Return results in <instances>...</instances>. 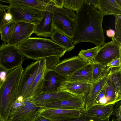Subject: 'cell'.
Returning a JSON list of instances; mask_svg holds the SVG:
<instances>
[{
	"label": "cell",
	"mask_w": 121,
	"mask_h": 121,
	"mask_svg": "<svg viewBox=\"0 0 121 121\" xmlns=\"http://www.w3.org/2000/svg\"><path fill=\"white\" fill-rule=\"evenodd\" d=\"M92 63H88L68 77L65 80L71 82H92Z\"/></svg>",
	"instance_id": "7402d4cb"
},
{
	"label": "cell",
	"mask_w": 121,
	"mask_h": 121,
	"mask_svg": "<svg viewBox=\"0 0 121 121\" xmlns=\"http://www.w3.org/2000/svg\"><path fill=\"white\" fill-rule=\"evenodd\" d=\"M4 19L6 22H9L12 20V16L9 13L6 12L4 16Z\"/></svg>",
	"instance_id": "60d3db41"
},
{
	"label": "cell",
	"mask_w": 121,
	"mask_h": 121,
	"mask_svg": "<svg viewBox=\"0 0 121 121\" xmlns=\"http://www.w3.org/2000/svg\"><path fill=\"white\" fill-rule=\"evenodd\" d=\"M93 69L91 82L94 83L98 81L109 73L110 69L101 64L97 63L92 62Z\"/></svg>",
	"instance_id": "484cf974"
},
{
	"label": "cell",
	"mask_w": 121,
	"mask_h": 121,
	"mask_svg": "<svg viewBox=\"0 0 121 121\" xmlns=\"http://www.w3.org/2000/svg\"><path fill=\"white\" fill-rule=\"evenodd\" d=\"M88 63L85 62L78 56H75L60 62L52 70L66 79Z\"/></svg>",
	"instance_id": "ba28073f"
},
{
	"label": "cell",
	"mask_w": 121,
	"mask_h": 121,
	"mask_svg": "<svg viewBox=\"0 0 121 121\" xmlns=\"http://www.w3.org/2000/svg\"><path fill=\"white\" fill-rule=\"evenodd\" d=\"M9 72L0 64V85L4 80Z\"/></svg>",
	"instance_id": "d590c367"
},
{
	"label": "cell",
	"mask_w": 121,
	"mask_h": 121,
	"mask_svg": "<svg viewBox=\"0 0 121 121\" xmlns=\"http://www.w3.org/2000/svg\"><path fill=\"white\" fill-rule=\"evenodd\" d=\"M35 25L26 22H15L12 35L7 44L17 45L29 38L34 33Z\"/></svg>",
	"instance_id": "8fae6325"
},
{
	"label": "cell",
	"mask_w": 121,
	"mask_h": 121,
	"mask_svg": "<svg viewBox=\"0 0 121 121\" xmlns=\"http://www.w3.org/2000/svg\"><path fill=\"white\" fill-rule=\"evenodd\" d=\"M53 13L43 11L42 18L39 23L35 25L34 33L37 36L50 37L55 30L53 24Z\"/></svg>",
	"instance_id": "2e32d148"
},
{
	"label": "cell",
	"mask_w": 121,
	"mask_h": 121,
	"mask_svg": "<svg viewBox=\"0 0 121 121\" xmlns=\"http://www.w3.org/2000/svg\"><path fill=\"white\" fill-rule=\"evenodd\" d=\"M53 22L55 30L71 39L74 36L76 16H70L53 13Z\"/></svg>",
	"instance_id": "30bf717a"
},
{
	"label": "cell",
	"mask_w": 121,
	"mask_h": 121,
	"mask_svg": "<svg viewBox=\"0 0 121 121\" xmlns=\"http://www.w3.org/2000/svg\"><path fill=\"white\" fill-rule=\"evenodd\" d=\"M76 15L74 34L71 39L73 43L86 42L103 46L105 41L102 26L104 16L86 0Z\"/></svg>",
	"instance_id": "6da1fadb"
},
{
	"label": "cell",
	"mask_w": 121,
	"mask_h": 121,
	"mask_svg": "<svg viewBox=\"0 0 121 121\" xmlns=\"http://www.w3.org/2000/svg\"><path fill=\"white\" fill-rule=\"evenodd\" d=\"M113 105H95L83 110V115L90 118L101 120L109 117L114 110Z\"/></svg>",
	"instance_id": "e0dca14e"
},
{
	"label": "cell",
	"mask_w": 121,
	"mask_h": 121,
	"mask_svg": "<svg viewBox=\"0 0 121 121\" xmlns=\"http://www.w3.org/2000/svg\"><path fill=\"white\" fill-rule=\"evenodd\" d=\"M45 109H61L81 110L85 109L84 97L75 96L60 101L43 104Z\"/></svg>",
	"instance_id": "9a60e30c"
},
{
	"label": "cell",
	"mask_w": 121,
	"mask_h": 121,
	"mask_svg": "<svg viewBox=\"0 0 121 121\" xmlns=\"http://www.w3.org/2000/svg\"><path fill=\"white\" fill-rule=\"evenodd\" d=\"M121 68H115L110 69L108 74V78L113 84L115 89L121 95Z\"/></svg>",
	"instance_id": "4316f807"
},
{
	"label": "cell",
	"mask_w": 121,
	"mask_h": 121,
	"mask_svg": "<svg viewBox=\"0 0 121 121\" xmlns=\"http://www.w3.org/2000/svg\"><path fill=\"white\" fill-rule=\"evenodd\" d=\"M45 11L53 13H58L70 16H76L74 11L63 8H58L50 4H47Z\"/></svg>",
	"instance_id": "4dcf8cb0"
},
{
	"label": "cell",
	"mask_w": 121,
	"mask_h": 121,
	"mask_svg": "<svg viewBox=\"0 0 121 121\" xmlns=\"http://www.w3.org/2000/svg\"><path fill=\"white\" fill-rule=\"evenodd\" d=\"M101 120L90 118L83 115L79 117L64 121H100Z\"/></svg>",
	"instance_id": "8d00e7d4"
},
{
	"label": "cell",
	"mask_w": 121,
	"mask_h": 121,
	"mask_svg": "<svg viewBox=\"0 0 121 121\" xmlns=\"http://www.w3.org/2000/svg\"><path fill=\"white\" fill-rule=\"evenodd\" d=\"M1 1V0H0ZM9 8V6L0 4V12H3Z\"/></svg>",
	"instance_id": "7bdbcfd3"
},
{
	"label": "cell",
	"mask_w": 121,
	"mask_h": 121,
	"mask_svg": "<svg viewBox=\"0 0 121 121\" xmlns=\"http://www.w3.org/2000/svg\"><path fill=\"white\" fill-rule=\"evenodd\" d=\"M64 0H50L49 4L54 5L56 7L59 8L64 7Z\"/></svg>",
	"instance_id": "74e56055"
},
{
	"label": "cell",
	"mask_w": 121,
	"mask_h": 121,
	"mask_svg": "<svg viewBox=\"0 0 121 121\" xmlns=\"http://www.w3.org/2000/svg\"><path fill=\"white\" fill-rule=\"evenodd\" d=\"M34 121H53L43 117L40 116L37 118Z\"/></svg>",
	"instance_id": "ee69618b"
},
{
	"label": "cell",
	"mask_w": 121,
	"mask_h": 121,
	"mask_svg": "<svg viewBox=\"0 0 121 121\" xmlns=\"http://www.w3.org/2000/svg\"><path fill=\"white\" fill-rule=\"evenodd\" d=\"M60 58L59 56H53L44 58L47 69L48 70H52L54 67L60 62Z\"/></svg>",
	"instance_id": "d6a6232c"
},
{
	"label": "cell",
	"mask_w": 121,
	"mask_h": 121,
	"mask_svg": "<svg viewBox=\"0 0 121 121\" xmlns=\"http://www.w3.org/2000/svg\"><path fill=\"white\" fill-rule=\"evenodd\" d=\"M25 57L17 46L5 43L0 45V64L9 71L22 65Z\"/></svg>",
	"instance_id": "8992f818"
},
{
	"label": "cell",
	"mask_w": 121,
	"mask_h": 121,
	"mask_svg": "<svg viewBox=\"0 0 121 121\" xmlns=\"http://www.w3.org/2000/svg\"><path fill=\"white\" fill-rule=\"evenodd\" d=\"M23 69L21 65L9 71L0 85V119L8 121L13 105L17 99Z\"/></svg>",
	"instance_id": "3957f363"
},
{
	"label": "cell",
	"mask_w": 121,
	"mask_h": 121,
	"mask_svg": "<svg viewBox=\"0 0 121 121\" xmlns=\"http://www.w3.org/2000/svg\"><path fill=\"white\" fill-rule=\"evenodd\" d=\"M65 79L52 70H48L45 76L41 93L57 90L60 83Z\"/></svg>",
	"instance_id": "ffe728a7"
},
{
	"label": "cell",
	"mask_w": 121,
	"mask_h": 121,
	"mask_svg": "<svg viewBox=\"0 0 121 121\" xmlns=\"http://www.w3.org/2000/svg\"><path fill=\"white\" fill-rule=\"evenodd\" d=\"M106 35L107 37L109 38L112 37L114 34V30L110 29L107 30L106 31Z\"/></svg>",
	"instance_id": "b9f144b4"
},
{
	"label": "cell",
	"mask_w": 121,
	"mask_h": 121,
	"mask_svg": "<svg viewBox=\"0 0 121 121\" xmlns=\"http://www.w3.org/2000/svg\"><path fill=\"white\" fill-rule=\"evenodd\" d=\"M95 9L98 8L99 4V0H86Z\"/></svg>",
	"instance_id": "f35d334b"
},
{
	"label": "cell",
	"mask_w": 121,
	"mask_h": 121,
	"mask_svg": "<svg viewBox=\"0 0 121 121\" xmlns=\"http://www.w3.org/2000/svg\"><path fill=\"white\" fill-rule=\"evenodd\" d=\"M117 3L121 6V0H115Z\"/></svg>",
	"instance_id": "f6af8a7d"
},
{
	"label": "cell",
	"mask_w": 121,
	"mask_h": 121,
	"mask_svg": "<svg viewBox=\"0 0 121 121\" xmlns=\"http://www.w3.org/2000/svg\"><path fill=\"white\" fill-rule=\"evenodd\" d=\"M75 95L67 92L57 90L41 93L32 99L36 103L43 105L62 100Z\"/></svg>",
	"instance_id": "ac0fdd59"
},
{
	"label": "cell",
	"mask_w": 121,
	"mask_h": 121,
	"mask_svg": "<svg viewBox=\"0 0 121 121\" xmlns=\"http://www.w3.org/2000/svg\"><path fill=\"white\" fill-rule=\"evenodd\" d=\"M109 118L108 117L106 119L103 120H101L100 121H110L109 120Z\"/></svg>",
	"instance_id": "7dc6e473"
},
{
	"label": "cell",
	"mask_w": 121,
	"mask_h": 121,
	"mask_svg": "<svg viewBox=\"0 0 121 121\" xmlns=\"http://www.w3.org/2000/svg\"><path fill=\"white\" fill-rule=\"evenodd\" d=\"M121 43L115 40L105 43L101 47L93 62L100 64L105 67L113 60L121 58Z\"/></svg>",
	"instance_id": "52a82bcc"
},
{
	"label": "cell",
	"mask_w": 121,
	"mask_h": 121,
	"mask_svg": "<svg viewBox=\"0 0 121 121\" xmlns=\"http://www.w3.org/2000/svg\"><path fill=\"white\" fill-rule=\"evenodd\" d=\"M50 37L53 42L65 48L66 52H70L75 48V45L71 39L57 30H55Z\"/></svg>",
	"instance_id": "cb8c5ba5"
},
{
	"label": "cell",
	"mask_w": 121,
	"mask_h": 121,
	"mask_svg": "<svg viewBox=\"0 0 121 121\" xmlns=\"http://www.w3.org/2000/svg\"><path fill=\"white\" fill-rule=\"evenodd\" d=\"M121 58H118L113 60L107 64V67L109 69L115 68H121Z\"/></svg>",
	"instance_id": "836d02e7"
},
{
	"label": "cell",
	"mask_w": 121,
	"mask_h": 121,
	"mask_svg": "<svg viewBox=\"0 0 121 121\" xmlns=\"http://www.w3.org/2000/svg\"><path fill=\"white\" fill-rule=\"evenodd\" d=\"M5 13L0 12V33L1 29L4 25L6 23L4 19Z\"/></svg>",
	"instance_id": "ab89813d"
},
{
	"label": "cell",
	"mask_w": 121,
	"mask_h": 121,
	"mask_svg": "<svg viewBox=\"0 0 121 121\" xmlns=\"http://www.w3.org/2000/svg\"><path fill=\"white\" fill-rule=\"evenodd\" d=\"M40 60L38 72L32 85L26 93L22 99H33L42 93L45 74L48 71L47 69L45 58Z\"/></svg>",
	"instance_id": "4fadbf2b"
},
{
	"label": "cell",
	"mask_w": 121,
	"mask_h": 121,
	"mask_svg": "<svg viewBox=\"0 0 121 121\" xmlns=\"http://www.w3.org/2000/svg\"><path fill=\"white\" fill-rule=\"evenodd\" d=\"M45 109L32 99H17L11 109L8 121H34Z\"/></svg>",
	"instance_id": "277c9868"
},
{
	"label": "cell",
	"mask_w": 121,
	"mask_h": 121,
	"mask_svg": "<svg viewBox=\"0 0 121 121\" xmlns=\"http://www.w3.org/2000/svg\"><path fill=\"white\" fill-rule=\"evenodd\" d=\"M101 47L96 46L94 48L86 50H82L78 56L87 63H92Z\"/></svg>",
	"instance_id": "83f0119b"
},
{
	"label": "cell",
	"mask_w": 121,
	"mask_h": 121,
	"mask_svg": "<svg viewBox=\"0 0 121 121\" xmlns=\"http://www.w3.org/2000/svg\"><path fill=\"white\" fill-rule=\"evenodd\" d=\"M105 86L104 97L99 101L97 105H113L121 101V95L116 91L113 84L108 77Z\"/></svg>",
	"instance_id": "d6986e66"
},
{
	"label": "cell",
	"mask_w": 121,
	"mask_h": 121,
	"mask_svg": "<svg viewBox=\"0 0 121 121\" xmlns=\"http://www.w3.org/2000/svg\"><path fill=\"white\" fill-rule=\"evenodd\" d=\"M93 84L91 82H71L65 79L60 83L57 90L67 92L84 98L88 95Z\"/></svg>",
	"instance_id": "5bb4252c"
},
{
	"label": "cell",
	"mask_w": 121,
	"mask_h": 121,
	"mask_svg": "<svg viewBox=\"0 0 121 121\" xmlns=\"http://www.w3.org/2000/svg\"><path fill=\"white\" fill-rule=\"evenodd\" d=\"M17 46L25 57L37 60L53 56L61 57L66 52L65 48L46 38L30 37Z\"/></svg>",
	"instance_id": "7a4b0ae2"
},
{
	"label": "cell",
	"mask_w": 121,
	"mask_h": 121,
	"mask_svg": "<svg viewBox=\"0 0 121 121\" xmlns=\"http://www.w3.org/2000/svg\"><path fill=\"white\" fill-rule=\"evenodd\" d=\"M0 121H1V120H0Z\"/></svg>",
	"instance_id": "c3c4849f"
},
{
	"label": "cell",
	"mask_w": 121,
	"mask_h": 121,
	"mask_svg": "<svg viewBox=\"0 0 121 121\" xmlns=\"http://www.w3.org/2000/svg\"><path fill=\"white\" fill-rule=\"evenodd\" d=\"M15 22L11 20L5 24L0 32L1 39L3 42L7 43L11 38Z\"/></svg>",
	"instance_id": "f1b7e54d"
},
{
	"label": "cell",
	"mask_w": 121,
	"mask_h": 121,
	"mask_svg": "<svg viewBox=\"0 0 121 121\" xmlns=\"http://www.w3.org/2000/svg\"><path fill=\"white\" fill-rule=\"evenodd\" d=\"M104 16L121 15V6L114 0H99L97 8Z\"/></svg>",
	"instance_id": "44dd1931"
},
{
	"label": "cell",
	"mask_w": 121,
	"mask_h": 121,
	"mask_svg": "<svg viewBox=\"0 0 121 121\" xmlns=\"http://www.w3.org/2000/svg\"><path fill=\"white\" fill-rule=\"evenodd\" d=\"M85 0H64V7L77 12L81 9Z\"/></svg>",
	"instance_id": "f546056e"
},
{
	"label": "cell",
	"mask_w": 121,
	"mask_h": 121,
	"mask_svg": "<svg viewBox=\"0 0 121 121\" xmlns=\"http://www.w3.org/2000/svg\"><path fill=\"white\" fill-rule=\"evenodd\" d=\"M108 74L93 83L88 95L84 98L85 109L93 105L97 97L106 82L108 79Z\"/></svg>",
	"instance_id": "603a6c76"
},
{
	"label": "cell",
	"mask_w": 121,
	"mask_h": 121,
	"mask_svg": "<svg viewBox=\"0 0 121 121\" xmlns=\"http://www.w3.org/2000/svg\"><path fill=\"white\" fill-rule=\"evenodd\" d=\"M121 120L117 118H112L111 121H120Z\"/></svg>",
	"instance_id": "bcb514c9"
},
{
	"label": "cell",
	"mask_w": 121,
	"mask_h": 121,
	"mask_svg": "<svg viewBox=\"0 0 121 121\" xmlns=\"http://www.w3.org/2000/svg\"><path fill=\"white\" fill-rule=\"evenodd\" d=\"M7 11L11 14L12 20L15 22H22L35 25L40 22L43 13V11L21 5H10Z\"/></svg>",
	"instance_id": "5b68a950"
},
{
	"label": "cell",
	"mask_w": 121,
	"mask_h": 121,
	"mask_svg": "<svg viewBox=\"0 0 121 121\" xmlns=\"http://www.w3.org/2000/svg\"><path fill=\"white\" fill-rule=\"evenodd\" d=\"M121 102L120 101L119 102L117 103L116 105L115 108L112 113V115H114L117 118L121 120Z\"/></svg>",
	"instance_id": "e575fe53"
},
{
	"label": "cell",
	"mask_w": 121,
	"mask_h": 121,
	"mask_svg": "<svg viewBox=\"0 0 121 121\" xmlns=\"http://www.w3.org/2000/svg\"><path fill=\"white\" fill-rule=\"evenodd\" d=\"M114 34L112 40H115L121 43V15L115 16Z\"/></svg>",
	"instance_id": "1f68e13d"
},
{
	"label": "cell",
	"mask_w": 121,
	"mask_h": 121,
	"mask_svg": "<svg viewBox=\"0 0 121 121\" xmlns=\"http://www.w3.org/2000/svg\"><path fill=\"white\" fill-rule=\"evenodd\" d=\"M1 1L2 2L8 3L10 5H25L43 11H45L47 4L41 0H9Z\"/></svg>",
	"instance_id": "d4e9b609"
},
{
	"label": "cell",
	"mask_w": 121,
	"mask_h": 121,
	"mask_svg": "<svg viewBox=\"0 0 121 121\" xmlns=\"http://www.w3.org/2000/svg\"><path fill=\"white\" fill-rule=\"evenodd\" d=\"M40 60L29 64L23 70L19 85L17 99L23 97L32 84L38 72Z\"/></svg>",
	"instance_id": "9c48e42d"
},
{
	"label": "cell",
	"mask_w": 121,
	"mask_h": 121,
	"mask_svg": "<svg viewBox=\"0 0 121 121\" xmlns=\"http://www.w3.org/2000/svg\"><path fill=\"white\" fill-rule=\"evenodd\" d=\"M83 110L46 109L40 116L53 121H64L81 117L83 115Z\"/></svg>",
	"instance_id": "7c38bea8"
}]
</instances>
